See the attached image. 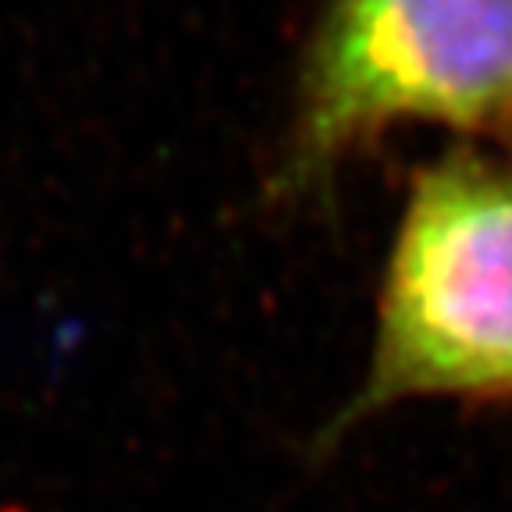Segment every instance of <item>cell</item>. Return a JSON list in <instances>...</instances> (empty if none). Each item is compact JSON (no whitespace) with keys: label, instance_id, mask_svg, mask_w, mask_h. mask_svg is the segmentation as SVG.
I'll list each match as a JSON object with an SVG mask.
<instances>
[{"label":"cell","instance_id":"6da1fadb","mask_svg":"<svg viewBox=\"0 0 512 512\" xmlns=\"http://www.w3.org/2000/svg\"><path fill=\"white\" fill-rule=\"evenodd\" d=\"M402 125L452 128L512 157V0H324L267 196L328 203L338 171Z\"/></svg>","mask_w":512,"mask_h":512},{"label":"cell","instance_id":"7a4b0ae2","mask_svg":"<svg viewBox=\"0 0 512 512\" xmlns=\"http://www.w3.org/2000/svg\"><path fill=\"white\" fill-rule=\"evenodd\" d=\"M413 399L512 402V157L452 146L416 164L384 260L370 367L317 452Z\"/></svg>","mask_w":512,"mask_h":512}]
</instances>
